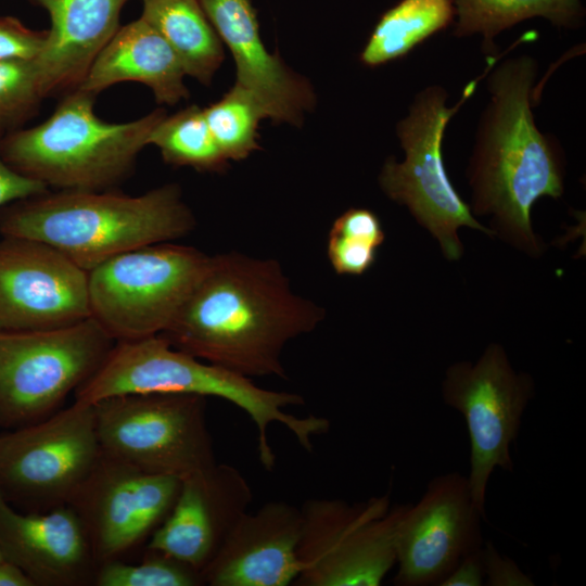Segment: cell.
Returning <instances> with one entry per match:
<instances>
[{
    "instance_id": "32",
    "label": "cell",
    "mask_w": 586,
    "mask_h": 586,
    "mask_svg": "<svg viewBox=\"0 0 586 586\" xmlns=\"http://www.w3.org/2000/svg\"><path fill=\"white\" fill-rule=\"evenodd\" d=\"M3 135L0 133V140ZM41 181L24 176L9 166L0 154V208L48 191Z\"/></svg>"
},
{
    "instance_id": "27",
    "label": "cell",
    "mask_w": 586,
    "mask_h": 586,
    "mask_svg": "<svg viewBox=\"0 0 586 586\" xmlns=\"http://www.w3.org/2000/svg\"><path fill=\"white\" fill-rule=\"evenodd\" d=\"M385 233L378 215L352 207L332 224L327 242L329 262L337 275L361 276L375 263Z\"/></svg>"
},
{
    "instance_id": "21",
    "label": "cell",
    "mask_w": 586,
    "mask_h": 586,
    "mask_svg": "<svg viewBox=\"0 0 586 586\" xmlns=\"http://www.w3.org/2000/svg\"><path fill=\"white\" fill-rule=\"evenodd\" d=\"M182 64L163 36L142 17L117 29L90 65L78 90L97 95L123 81L148 86L157 103L189 97Z\"/></svg>"
},
{
    "instance_id": "18",
    "label": "cell",
    "mask_w": 586,
    "mask_h": 586,
    "mask_svg": "<svg viewBox=\"0 0 586 586\" xmlns=\"http://www.w3.org/2000/svg\"><path fill=\"white\" fill-rule=\"evenodd\" d=\"M301 509L269 501L245 512L202 570L211 586H288L300 571Z\"/></svg>"
},
{
    "instance_id": "31",
    "label": "cell",
    "mask_w": 586,
    "mask_h": 586,
    "mask_svg": "<svg viewBox=\"0 0 586 586\" xmlns=\"http://www.w3.org/2000/svg\"><path fill=\"white\" fill-rule=\"evenodd\" d=\"M484 582L487 586H534L533 578L524 573L517 562L499 552L487 540L482 546Z\"/></svg>"
},
{
    "instance_id": "22",
    "label": "cell",
    "mask_w": 586,
    "mask_h": 586,
    "mask_svg": "<svg viewBox=\"0 0 586 586\" xmlns=\"http://www.w3.org/2000/svg\"><path fill=\"white\" fill-rule=\"evenodd\" d=\"M453 36L481 35L485 59L498 56L496 37L531 18H544L558 29L576 30L585 25L582 0H453Z\"/></svg>"
},
{
    "instance_id": "24",
    "label": "cell",
    "mask_w": 586,
    "mask_h": 586,
    "mask_svg": "<svg viewBox=\"0 0 586 586\" xmlns=\"http://www.w3.org/2000/svg\"><path fill=\"white\" fill-rule=\"evenodd\" d=\"M453 0H399L381 14L359 61L377 67L399 60L433 35L453 26Z\"/></svg>"
},
{
    "instance_id": "13",
    "label": "cell",
    "mask_w": 586,
    "mask_h": 586,
    "mask_svg": "<svg viewBox=\"0 0 586 586\" xmlns=\"http://www.w3.org/2000/svg\"><path fill=\"white\" fill-rule=\"evenodd\" d=\"M467 475L432 477L416 504H405L395 532L396 586H440L467 555L483 546L482 521Z\"/></svg>"
},
{
    "instance_id": "23",
    "label": "cell",
    "mask_w": 586,
    "mask_h": 586,
    "mask_svg": "<svg viewBox=\"0 0 586 586\" xmlns=\"http://www.w3.org/2000/svg\"><path fill=\"white\" fill-rule=\"evenodd\" d=\"M141 17L169 43L186 75L211 85L225 51L199 0H142Z\"/></svg>"
},
{
    "instance_id": "9",
    "label": "cell",
    "mask_w": 586,
    "mask_h": 586,
    "mask_svg": "<svg viewBox=\"0 0 586 586\" xmlns=\"http://www.w3.org/2000/svg\"><path fill=\"white\" fill-rule=\"evenodd\" d=\"M104 456L148 473L183 479L216 464L206 397L124 394L93 404Z\"/></svg>"
},
{
    "instance_id": "26",
    "label": "cell",
    "mask_w": 586,
    "mask_h": 586,
    "mask_svg": "<svg viewBox=\"0 0 586 586\" xmlns=\"http://www.w3.org/2000/svg\"><path fill=\"white\" fill-rule=\"evenodd\" d=\"M203 112L219 150L228 161H242L259 149L258 126L267 116L257 100L240 86L234 84Z\"/></svg>"
},
{
    "instance_id": "35",
    "label": "cell",
    "mask_w": 586,
    "mask_h": 586,
    "mask_svg": "<svg viewBox=\"0 0 586 586\" xmlns=\"http://www.w3.org/2000/svg\"><path fill=\"white\" fill-rule=\"evenodd\" d=\"M3 560H4V559H3V557H2V555H1V552H0V562L3 561Z\"/></svg>"
},
{
    "instance_id": "20",
    "label": "cell",
    "mask_w": 586,
    "mask_h": 586,
    "mask_svg": "<svg viewBox=\"0 0 586 586\" xmlns=\"http://www.w3.org/2000/svg\"><path fill=\"white\" fill-rule=\"evenodd\" d=\"M51 28L36 58L44 97L78 88L95 56L115 35L127 0H33Z\"/></svg>"
},
{
    "instance_id": "8",
    "label": "cell",
    "mask_w": 586,
    "mask_h": 586,
    "mask_svg": "<svg viewBox=\"0 0 586 586\" xmlns=\"http://www.w3.org/2000/svg\"><path fill=\"white\" fill-rule=\"evenodd\" d=\"M115 343L92 317L53 330L0 331V426L18 429L60 410Z\"/></svg>"
},
{
    "instance_id": "6",
    "label": "cell",
    "mask_w": 586,
    "mask_h": 586,
    "mask_svg": "<svg viewBox=\"0 0 586 586\" xmlns=\"http://www.w3.org/2000/svg\"><path fill=\"white\" fill-rule=\"evenodd\" d=\"M483 76L466 86L454 106L447 105L448 91L441 85H429L418 91L407 115L395 127L405 158L397 162L394 156L387 157L378 177L383 193L409 211L436 239L448 260L462 257L459 228H472L494 237L489 228L477 221L469 204L454 188L442 151L449 120L471 98Z\"/></svg>"
},
{
    "instance_id": "19",
    "label": "cell",
    "mask_w": 586,
    "mask_h": 586,
    "mask_svg": "<svg viewBox=\"0 0 586 586\" xmlns=\"http://www.w3.org/2000/svg\"><path fill=\"white\" fill-rule=\"evenodd\" d=\"M0 552L35 585L82 584L97 562L71 506L21 512L0 492Z\"/></svg>"
},
{
    "instance_id": "2",
    "label": "cell",
    "mask_w": 586,
    "mask_h": 586,
    "mask_svg": "<svg viewBox=\"0 0 586 586\" xmlns=\"http://www.w3.org/2000/svg\"><path fill=\"white\" fill-rule=\"evenodd\" d=\"M538 71L530 54L507 58L488 71L489 101L467 168L472 214L488 216L494 237L534 258L545 244L533 229L532 208L542 198L563 195L566 165L557 137L535 123Z\"/></svg>"
},
{
    "instance_id": "14",
    "label": "cell",
    "mask_w": 586,
    "mask_h": 586,
    "mask_svg": "<svg viewBox=\"0 0 586 586\" xmlns=\"http://www.w3.org/2000/svg\"><path fill=\"white\" fill-rule=\"evenodd\" d=\"M91 317L88 271L43 242L0 241V331L53 330Z\"/></svg>"
},
{
    "instance_id": "16",
    "label": "cell",
    "mask_w": 586,
    "mask_h": 586,
    "mask_svg": "<svg viewBox=\"0 0 586 586\" xmlns=\"http://www.w3.org/2000/svg\"><path fill=\"white\" fill-rule=\"evenodd\" d=\"M252 499L250 484L232 466L216 463L186 476L170 511L153 531L148 549L186 563L201 574L247 512Z\"/></svg>"
},
{
    "instance_id": "33",
    "label": "cell",
    "mask_w": 586,
    "mask_h": 586,
    "mask_svg": "<svg viewBox=\"0 0 586 586\" xmlns=\"http://www.w3.org/2000/svg\"><path fill=\"white\" fill-rule=\"evenodd\" d=\"M482 548L463 557L440 586H481L484 583Z\"/></svg>"
},
{
    "instance_id": "1",
    "label": "cell",
    "mask_w": 586,
    "mask_h": 586,
    "mask_svg": "<svg viewBox=\"0 0 586 586\" xmlns=\"http://www.w3.org/2000/svg\"><path fill=\"white\" fill-rule=\"evenodd\" d=\"M324 310L293 292L280 264L239 252L209 256L171 324L169 344L237 374L286 378L281 355Z\"/></svg>"
},
{
    "instance_id": "29",
    "label": "cell",
    "mask_w": 586,
    "mask_h": 586,
    "mask_svg": "<svg viewBox=\"0 0 586 586\" xmlns=\"http://www.w3.org/2000/svg\"><path fill=\"white\" fill-rule=\"evenodd\" d=\"M43 98L36 59L0 62L1 135L21 128Z\"/></svg>"
},
{
    "instance_id": "11",
    "label": "cell",
    "mask_w": 586,
    "mask_h": 586,
    "mask_svg": "<svg viewBox=\"0 0 586 586\" xmlns=\"http://www.w3.org/2000/svg\"><path fill=\"white\" fill-rule=\"evenodd\" d=\"M102 457L93 404L0 435V492L26 511L68 506Z\"/></svg>"
},
{
    "instance_id": "10",
    "label": "cell",
    "mask_w": 586,
    "mask_h": 586,
    "mask_svg": "<svg viewBox=\"0 0 586 586\" xmlns=\"http://www.w3.org/2000/svg\"><path fill=\"white\" fill-rule=\"evenodd\" d=\"M405 504L388 494L358 502L309 499L301 509L298 586H378L395 566Z\"/></svg>"
},
{
    "instance_id": "5",
    "label": "cell",
    "mask_w": 586,
    "mask_h": 586,
    "mask_svg": "<svg viewBox=\"0 0 586 586\" xmlns=\"http://www.w3.org/2000/svg\"><path fill=\"white\" fill-rule=\"evenodd\" d=\"M95 95L75 89L44 122L0 140L3 161L20 174L58 190L104 191L132 171L163 109L126 123H107L93 110Z\"/></svg>"
},
{
    "instance_id": "12",
    "label": "cell",
    "mask_w": 586,
    "mask_h": 586,
    "mask_svg": "<svg viewBox=\"0 0 586 586\" xmlns=\"http://www.w3.org/2000/svg\"><path fill=\"white\" fill-rule=\"evenodd\" d=\"M444 404L462 415L470 441L467 475L472 498L486 519V492L497 469L512 472L510 446L535 395V381L513 368L502 345L488 344L476 361L461 360L445 371Z\"/></svg>"
},
{
    "instance_id": "28",
    "label": "cell",
    "mask_w": 586,
    "mask_h": 586,
    "mask_svg": "<svg viewBox=\"0 0 586 586\" xmlns=\"http://www.w3.org/2000/svg\"><path fill=\"white\" fill-rule=\"evenodd\" d=\"M100 564L94 574V584L98 586H195L203 584L199 571L157 551H151L150 557L138 564L124 563L117 559Z\"/></svg>"
},
{
    "instance_id": "30",
    "label": "cell",
    "mask_w": 586,
    "mask_h": 586,
    "mask_svg": "<svg viewBox=\"0 0 586 586\" xmlns=\"http://www.w3.org/2000/svg\"><path fill=\"white\" fill-rule=\"evenodd\" d=\"M48 30H33L12 16L0 15V62L33 60L42 51Z\"/></svg>"
},
{
    "instance_id": "17",
    "label": "cell",
    "mask_w": 586,
    "mask_h": 586,
    "mask_svg": "<svg viewBox=\"0 0 586 586\" xmlns=\"http://www.w3.org/2000/svg\"><path fill=\"white\" fill-rule=\"evenodd\" d=\"M199 1L233 56L235 85L250 92L275 124L301 127L316 105V93L307 78L267 51L252 0Z\"/></svg>"
},
{
    "instance_id": "15",
    "label": "cell",
    "mask_w": 586,
    "mask_h": 586,
    "mask_svg": "<svg viewBox=\"0 0 586 586\" xmlns=\"http://www.w3.org/2000/svg\"><path fill=\"white\" fill-rule=\"evenodd\" d=\"M181 480L102 457L68 505L80 518L97 562L140 543L170 511Z\"/></svg>"
},
{
    "instance_id": "3",
    "label": "cell",
    "mask_w": 586,
    "mask_h": 586,
    "mask_svg": "<svg viewBox=\"0 0 586 586\" xmlns=\"http://www.w3.org/2000/svg\"><path fill=\"white\" fill-rule=\"evenodd\" d=\"M195 225L176 183L140 195L48 190L0 208L2 237L49 244L86 271L138 247L183 238Z\"/></svg>"
},
{
    "instance_id": "4",
    "label": "cell",
    "mask_w": 586,
    "mask_h": 586,
    "mask_svg": "<svg viewBox=\"0 0 586 586\" xmlns=\"http://www.w3.org/2000/svg\"><path fill=\"white\" fill-rule=\"evenodd\" d=\"M124 394H191L228 400L254 422L258 459L266 470L276 464L268 438L272 423L284 425L309 453L313 438L330 426L323 417H297L285 411L286 407L304 404L301 395L262 388L250 378L173 347L161 334L116 342L98 370L75 391V400L94 404Z\"/></svg>"
},
{
    "instance_id": "25",
    "label": "cell",
    "mask_w": 586,
    "mask_h": 586,
    "mask_svg": "<svg viewBox=\"0 0 586 586\" xmlns=\"http://www.w3.org/2000/svg\"><path fill=\"white\" fill-rule=\"evenodd\" d=\"M149 144L160 150L165 163L199 171L221 173L229 162L208 128L203 109L195 104L164 116L151 132Z\"/></svg>"
},
{
    "instance_id": "34",
    "label": "cell",
    "mask_w": 586,
    "mask_h": 586,
    "mask_svg": "<svg viewBox=\"0 0 586 586\" xmlns=\"http://www.w3.org/2000/svg\"><path fill=\"white\" fill-rule=\"evenodd\" d=\"M0 586H34V584L21 569L3 560L0 562Z\"/></svg>"
},
{
    "instance_id": "7",
    "label": "cell",
    "mask_w": 586,
    "mask_h": 586,
    "mask_svg": "<svg viewBox=\"0 0 586 586\" xmlns=\"http://www.w3.org/2000/svg\"><path fill=\"white\" fill-rule=\"evenodd\" d=\"M208 259L195 247L171 242L119 254L88 271L91 317L116 342L162 334Z\"/></svg>"
}]
</instances>
